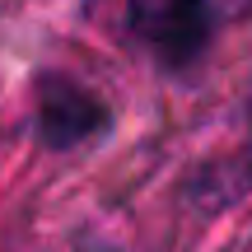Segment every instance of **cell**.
Listing matches in <instances>:
<instances>
[{"label": "cell", "mask_w": 252, "mask_h": 252, "mask_svg": "<svg viewBox=\"0 0 252 252\" xmlns=\"http://www.w3.org/2000/svg\"><path fill=\"white\" fill-rule=\"evenodd\" d=\"M108 126H112V108L80 75L47 70L37 80V135H42L47 150L70 154L80 145H89L94 135H103Z\"/></svg>", "instance_id": "2"}, {"label": "cell", "mask_w": 252, "mask_h": 252, "mask_svg": "<svg viewBox=\"0 0 252 252\" xmlns=\"http://www.w3.org/2000/svg\"><path fill=\"white\" fill-rule=\"evenodd\" d=\"M126 33L163 70L182 75L206 56L215 37L210 0H126Z\"/></svg>", "instance_id": "1"}]
</instances>
